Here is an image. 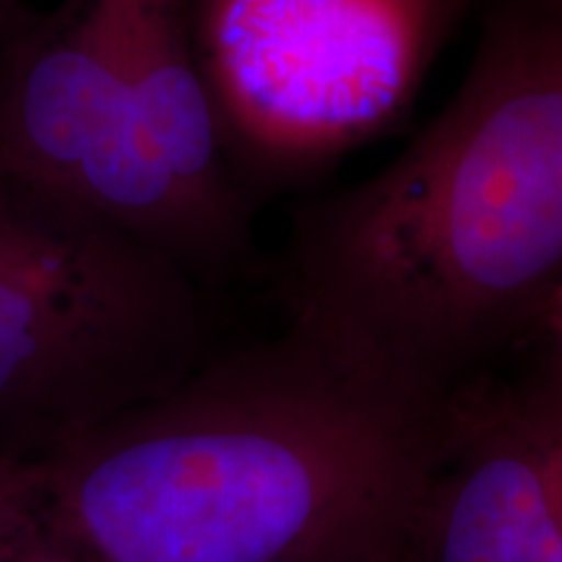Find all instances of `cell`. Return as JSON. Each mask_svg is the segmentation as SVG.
Listing matches in <instances>:
<instances>
[{"instance_id": "obj_1", "label": "cell", "mask_w": 562, "mask_h": 562, "mask_svg": "<svg viewBox=\"0 0 562 562\" xmlns=\"http://www.w3.org/2000/svg\"><path fill=\"white\" fill-rule=\"evenodd\" d=\"M562 284V0H487L459 91L389 167L294 211L281 323L451 402Z\"/></svg>"}, {"instance_id": "obj_2", "label": "cell", "mask_w": 562, "mask_h": 562, "mask_svg": "<svg viewBox=\"0 0 562 562\" xmlns=\"http://www.w3.org/2000/svg\"><path fill=\"white\" fill-rule=\"evenodd\" d=\"M451 406L281 323L19 459L104 562H334L412 537Z\"/></svg>"}, {"instance_id": "obj_3", "label": "cell", "mask_w": 562, "mask_h": 562, "mask_svg": "<svg viewBox=\"0 0 562 562\" xmlns=\"http://www.w3.org/2000/svg\"><path fill=\"white\" fill-rule=\"evenodd\" d=\"M0 159L149 243L211 292L258 263L191 0H66L0 45Z\"/></svg>"}, {"instance_id": "obj_4", "label": "cell", "mask_w": 562, "mask_h": 562, "mask_svg": "<svg viewBox=\"0 0 562 562\" xmlns=\"http://www.w3.org/2000/svg\"><path fill=\"white\" fill-rule=\"evenodd\" d=\"M216 292L0 159V456L167 391L222 347Z\"/></svg>"}, {"instance_id": "obj_5", "label": "cell", "mask_w": 562, "mask_h": 562, "mask_svg": "<svg viewBox=\"0 0 562 562\" xmlns=\"http://www.w3.org/2000/svg\"><path fill=\"white\" fill-rule=\"evenodd\" d=\"M469 0H191L224 154L256 203L389 131Z\"/></svg>"}, {"instance_id": "obj_6", "label": "cell", "mask_w": 562, "mask_h": 562, "mask_svg": "<svg viewBox=\"0 0 562 562\" xmlns=\"http://www.w3.org/2000/svg\"><path fill=\"white\" fill-rule=\"evenodd\" d=\"M533 334H542L547 341V364L544 368L552 372L562 383V284L554 290L550 302L544 305L542 315H539L537 328Z\"/></svg>"}, {"instance_id": "obj_7", "label": "cell", "mask_w": 562, "mask_h": 562, "mask_svg": "<svg viewBox=\"0 0 562 562\" xmlns=\"http://www.w3.org/2000/svg\"><path fill=\"white\" fill-rule=\"evenodd\" d=\"M37 16L24 0H0V45Z\"/></svg>"}, {"instance_id": "obj_8", "label": "cell", "mask_w": 562, "mask_h": 562, "mask_svg": "<svg viewBox=\"0 0 562 562\" xmlns=\"http://www.w3.org/2000/svg\"><path fill=\"white\" fill-rule=\"evenodd\" d=\"M409 542H412V537H406V539H402V542L372 547V550L355 552V554H349V558H341L334 562H412Z\"/></svg>"}]
</instances>
